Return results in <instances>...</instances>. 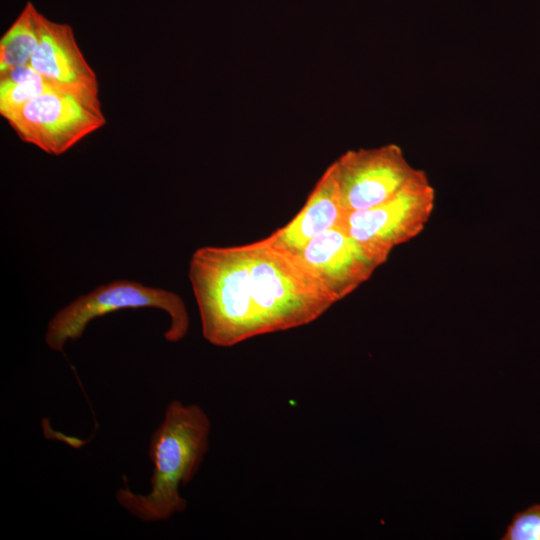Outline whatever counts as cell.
<instances>
[{"label": "cell", "instance_id": "3957f363", "mask_svg": "<svg viewBox=\"0 0 540 540\" xmlns=\"http://www.w3.org/2000/svg\"><path fill=\"white\" fill-rule=\"evenodd\" d=\"M156 308L165 311L170 325L164 338L182 340L189 330V316L182 299L175 293L130 280H115L81 295L50 319L45 342L54 351H63L68 341L80 338L89 322L124 309Z\"/></svg>", "mask_w": 540, "mask_h": 540}, {"label": "cell", "instance_id": "52a82bcc", "mask_svg": "<svg viewBox=\"0 0 540 540\" xmlns=\"http://www.w3.org/2000/svg\"><path fill=\"white\" fill-rule=\"evenodd\" d=\"M39 40L30 66L42 76L64 86L100 91L97 75L80 49L68 24L38 13Z\"/></svg>", "mask_w": 540, "mask_h": 540}, {"label": "cell", "instance_id": "8fae6325", "mask_svg": "<svg viewBox=\"0 0 540 540\" xmlns=\"http://www.w3.org/2000/svg\"><path fill=\"white\" fill-rule=\"evenodd\" d=\"M502 540H540V504L516 513Z\"/></svg>", "mask_w": 540, "mask_h": 540}, {"label": "cell", "instance_id": "5b68a950", "mask_svg": "<svg viewBox=\"0 0 540 540\" xmlns=\"http://www.w3.org/2000/svg\"><path fill=\"white\" fill-rule=\"evenodd\" d=\"M434 205L435 190L426 179L378 206L347 213L343 226L382 265L395 247L423 231Z\"/></svg>", "mask_w": 540, "mask_h": 540}, {"label": "cell", "instance_id": "7a4b0ae2", "mask_svg": "<svg viewBox=\"0 0 540 540\" xmlns=\"http://www.w3.org/2000/svg\"><path fill=\"white\" fill-rule=\"evenodd\" d=\"M99 93L71 87L52 89L3 118L22 141L61 155L106 124Z\"/></svg>", "mask_w": 540, "mask_h": 540}, {"label": "cell", "instance_id": "ba28073f", "mask_svg": "<svg viewBox=\"0 0 540 540\" xmlns=\"http://www.w3.org/2000/svg\"><path fill=\"white\" fill-rule=\"evenodd\" d=\"M346 215L332 163L317 181L297 215L266 238L277 246L298 252L314 237L343 225Z\"/></svg>", "mask_w": 540, "mask_h": 540}, {"label": "cell", "instance_id": "6da1fadb", "mask_svg": "<svg viewBox=\"0 0 540 540\" xmlns=\"http://www.w3.org/2000/svg\"><path fill=\"white\" fill-rule=\"evenodd\" d=\"M211 422L197 404L171 401L149 443L153 464L150 490L137 494L126 485L115 498L127 512L143 522H161L186 510L180 493L197 474L209 447Z\"/></svg>", "mask_w": 540, "mask_h": 540}, {"label": "cell", "instance_id": "30bf717a", "mask_svg": "<svg viewBox=\"0 0 540 540\" xmlns=\"http://www.w3.org/2000/svg\"><path fill=\"white\" fill-rule=\"evenodd\" d=\"M60 87L68 86L42 76L30 64L4 70L0 72V115L4 117L33 98Z\"/></svg>", "mask_w": 540, "mask_h": 540}, {"label": "cell", "instance_id": "9c48e42d", "mask_svg": "<svg viewBox=\"0 0 540 540\" xmlns=\"http://www.w3.org/2000/svg\"><path fill=\"white\" fill-rule=\"evenodd\" d=\"M38 11L27 2L0 39V72L29 64L38 40Z\"/></svg>", "mask_w": 540, "mask_h": 540}, {"label": "cell", "instance_id": "277c9868", "mask_svg": "<svg viewBox=\"0 0 540 540\" xmlns=\"http://www.w3.org/2000/svg\"><path fill=\"white\" fill-rule=\"evenodd\" d=\"M347 213L378 206L407 187L428 179L396 144L349 150L333 162Z\"/></svg>", "mask_w": 540, "mask_h": 540}, {"label": "cell", "instance_id": "8992f818", "mask_svg": "<svg viewBox=\"0 0 540 540\" xmlns=\"http://www.w3.org/2000/svg\"><path fill=\"white\" fill-rule=\"evenodd\" d=\"M294 253L336 302L355 291L381 266L343 225L319 234Z\"/></svg>", "mask_w": 540, "mask_h": 540}]
</instances>
